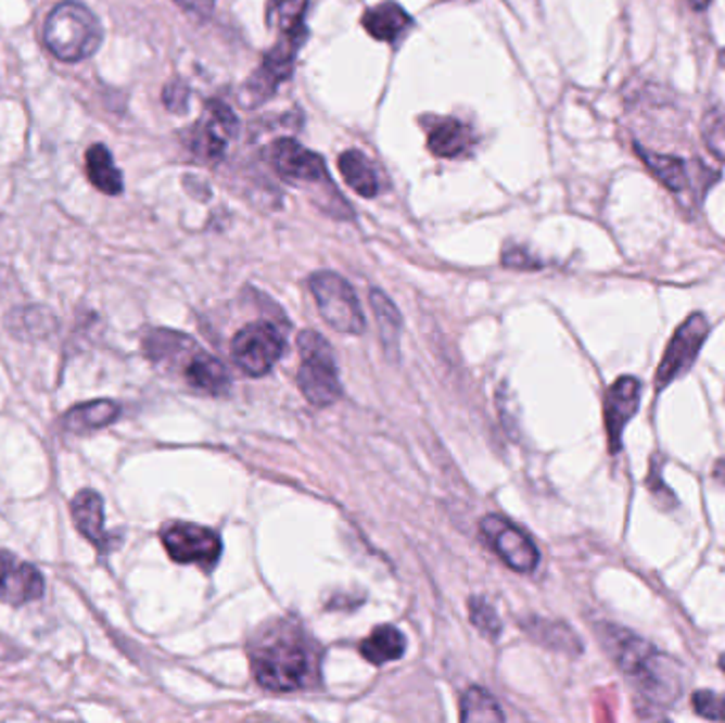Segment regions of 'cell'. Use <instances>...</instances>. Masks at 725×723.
<instances>
[{
	"label": "cell",
	"instance_id": "cell-1",
	"mask_svg": "<svg viewBox=\"0 0 725 723\" xmlns=\"http://www.w3.org/2000/svg\"><path fill=\"white\" fill-rule=\"evenodd\" d=\"M600 638L620 671L633 681L636 696L643 698L645 707L660 711L679 700L687 678L681 662L660 654L640 636L613 624L600 629Z\"/></svg>",
	"mask_w": 725,
	"mask_h": 723
},
{
	"label": "cell",
	"instance_id": "cell-2",
	"mask_svg": "<svg viewBox=\"0 0 725 723\" xmlns=\"http://www.w3.org/2000/svg\"><path fill=\"white\" fill-rule=\"evenodd\" d=\"M253 675L270 692L308 689L318 681L320 654L315 640L295 624H278L251 651Z\"/></svg>",
	"mask_w": 725,
	"mask_h": 723
},
{
	"label": "cell",
	"instance_id": "cell-3",
	"mask_svg": "<svg viewBox=\"0 0 725 723\" xmlns=\"http://www.w3.org/2000/svg\"><path fill=\"white\" fill-rule=\"evenodd\" d=\"M46 43L62 62L88 60L102 43L100 20L77 0L60 2L47 17Z\"/></svg>",
	"mask_w": 725,
	"mask_h": 723
},
{
	"label": "cell",
	"instance_id": "cell-4",
	"mask_svg": "<svg viewBox=\"0 0 725 723\" xmlns=\"http://www.w3.org/2000/svg\"><path fill=\"white\" fill-rule=\"evenodd\" d=\"M302 365L297 371V386L308 404L327 407L335 404L342 395L338 363L331 346L318 331H302L297 338Z\"/></svg>",
	"mask_w": 725,
	"mask_h": 723
},
{
	"label": "cell",
	"instance_id": "cell-5",
	"mask_svg": "<svg viewBox=\"0 0 725 723\" xmlns=\"http://www.w3.org/2000/svg\"><path fill=\"white\" fill-rule=\"evenodd\" d=\"M308 41V28L302 26L300 30H293L289 35H280L278 43L264 55L262 66L251 75V79L242 86L240 102L242 106L255 109L268 98H272L274 91L282 81H289L295 68V58L302 46Z\"/></svg>",
	"mask_w": 725,
	"mask_h": 723
},
{
	"label": "cell",
	"instance_id": "cell-6",
	"mask_svg": "<svg viewBox=\"0 0 725 723\" xmlns=\"http://www.w3.org/2000/svg\"><path fill=\"white\" fill-rule=\"evenodd\" d=\"M310 291L318 313L340 333L359 335L365 327L361 304L353 284L335 271L320 270L310 276Z\"/></svg>",
	"mask_w": 725,
	"mask_h": 723
},
{
	"label": "cell",
	"instance_id": "cell-7",
	"mask_svg": "<svg viewBox=\"0 0 725 723\" xmlns=\"http://www.w3.org/2000/svg\"><path fill=\"white\" fill-rule=\"evenodd\" d=\"M287 348L284 333L270 320H255L242 327L231 340V359L251 378L266 376Z\"/></svg>",
	"mask_w": 725,
	"mask_h": 723
},
{
	"label": "cell",
	"instance_id": "cell-8",
	"mask_svg": "<svg viewBox=\"0 0 725 723\" xmlns=\"http://www.w3.org/2000/svg\"><path fill=\"white\" fill-rule=\"evenodd\" d=\"M709 331H711V325L702 313H694L681 322L679 329L675 331L673 340L669 342L666 353H664L660 367H658V373H656V389L658 391L666 389L673 380H677L694 367V362L698 359V353H700L702 344L709 338Z\"/></svg>",
	"mask_w": 725,
	"mask_h": 723
},
{
	"label": "cell",
	"instance_id": "cell-9",
	"mask_svg": "<svg viewBox=\"0 0 725 723\" xmlns=\"http://www.w3.org/2000/svg\"><path fill=\"white\" fill-rule=\"evenodd\" d=\"M162 543L175 562L200 565L204 569L215 567L224 551L221 540L215 531L191 522L168 524L162 531Z\"/></svg>",
	"mask_w": 725,
	"mask_h": 723
},
{
	"label": "cell",
	"instance_id": "cell-10",
	"mask_svg": "<svg viewBox=\"0 0 725 723\" xmlns=\"http://www.w3.org/2000/svg\"><path fill=\"white\" fill-rule=\"evenodd\" d=\"M480 531L486 543L499 554L500 560L518 571V573H531L539 565V549L535 543L529 540L524 531H520L516 524H511L503 516H486L480 524Z\"/></svg>",
	"mask_w": 725,
	"mask_h": 723
},
{
	"label": "cell",
	"instance_id": "cell-11",
	"mask_svg": "<svg viewBox=\"0 0 725 723\" xmlns=\"http://www.w3.org/2000/svg\"><path fill=\"white\" fill-rule=\"evenodd\" d=\"M268 160L280 177L304 185H333L322 157L295 138H278L268 149Z\"/></svg>",
	"mask_w": 725,
	"mask_h": 723
},
{
	"label": "cell",
	"instance_id": "cell-12",
	"mask_svg": "<svg viewBox=\"0 0 725 723\" xmlns=\"http://www.w3.org/2000/svg\"><path fill=\"white\" fill-rule=\"evenodd\" d=\"M168 371H179L182 380L206 395H227L231 380L227 373L226 365L219 362L217 357L204 353L195 342L191 346H187L181 355L177 357V363L170 365Z\"/></svg>",
	"mask_w": 725,
	"mask_h": 723
},
{
	"label": "cell",
	"instance_id": "cell-13",
	"mask_svg": "<svg viewBox=\"0 0 725 723\" xmlns=\"http://www.w3.org/2000/svg\"><path fill=\"white\" fill-rule=\"evenodd\" d=\"M236 132L238 119L233 111L219 100H211L198 128L193 130L191 149L198 157L206 162H217L226 153L227 138H233Z\"/></svg>",
	"mask_w": 725,
	"mask_h": 723
},
{
	"label": "cell",
	"instance_id": "cell-14",
	"mask_svg": "<svg viewBox=\"0 0 725 723\" xmlns=\"http://www.w3.org/2000/svg\"><path fill=\"white\" fill-rule=\"evenodd\" d=\"M640 382L635 376L618 378L605 395V429L611 454L622 451V435L640 406Z\"/></svg>",
	"mask_w": 725,
	"mask_h": 723
},
{
	"label": "cell",
	"instance_id": "cell-15",
	"mask_svg": "<svg viewBox=\"0 0 725 723\" xmlns=\"http://www.w3.org/2000/svg\"><path fill=\"white\" fill-rule=\"evenodd\" d=\"M46 578L43 573L13 556L11 551H0V600L7 605H26L43 598Z\"/></svg>",
	"mask_w": 725,
	"mask_h": 723
},
{
	"label": "cell",
	"instance_id": "cell-16",
	"mask_svg": "<svg viewBox=\"0 0 725 723\" xmlns=\"http://www.w3.org/2000/svg\"><path fill=\"white\" fill-rule=\"evenodd\" d=\"M71 513L75 520L77 531L98 549V551H111L119 545V540L106 531L104 527V498L93 489L79 491L73 503Z\"/></svg>",
	"mask_w": 725,
	"mask_h": 723
},
{
	"label": "cell",
	"instance_id": "cell-17",
	"mask_svg": "<svg viewBox=\"0 0 725 723\" xmlns=\"http://www.w3.org/2000/svg\"><path fill=\"white\" fill-rule=\"evenodd\" d=\"M478 144V136L471 130V126L454 119V117H440L429 124L427 132V147L437 157H467L473 153Z\"/></svg>",
	"mask_w": 725,
	"mask_h": 723
},
{
	"label": "cell",
	"instance_id": "cell-18",
	"mask_svg": "<svg viewBox=\"0 0 725 723\" xmlns=\"http://www.w3.org/2000/svg\"><path fill=\"white\" fill-rule=\"evenodd\" d=\"M361 24L371 39L382 43H395L408 33L414 20L402 4L389 0L367 9L362 13Z\"/></svg>",
	"mask_w": 725,
	"mask_h": 723
},
{
	"label": "cell",
	"instance_id": "cell-19",
	"mask_svg": "<svg viewBox=\"0 0 725 723\" xmlns=\"http://www.w3.org/2000/svg\"><path fill=\"white\" fill-rule=\"evenodd\" d=\"M122 414V406L113 399H93L88 404H79L73 406L64 416H62V424L68 433H90V431H98L104 429L109 424H113Z\"/></svg>",
	"mask_w": 725,
	"mask_h": 723
},
{
	"label": "cell",
	"instance_id": "cell-20",
	"mask_svg": "<svg viewBox=\"0 0 725 723\" xmlns=\"http://www.w3.org/2000/svg\"><path fill=\"white\" fill-rule=\"evenodd\" d=\"M636 153L649 166V170L660 181L664 182L671 191L681 193V191H687L696 185V177H691V173H694V166L698 162L689 164V162L673 157V155H660V153H653L649 149H643L640 144H636Z\"/></svg>",
	"mask_w": 725,
	"mask_h": 723
},
{
	"label": "cell",
	"instance_id": "cell-21",
	"mask_svg": "<svg viewBox=\"0 0 725 723\" xmlns=\"http://www.w3.org/2000/svg\"><path fill=\"white\" fill-rule=\"evenodd\" d=\"M338 168L344 177L346 185L359 193L362 198H376L380 193V179L378 173L373 168V164L367 160V155L357 151V149H348L338 157Z\"/></svg>",
	"mask_w": 725,
	"mask_h": 723
},
{
	"label": "cell",
	"instance_id": "cell-22",
	"mask_svg": "<svg viewBox=\"0 0 725 723\" xmlns=\"http://www.w3.org/2000/svg\"><path fill=\"white\" fill-rule=\"evenodd\" d=\"M86 170L88 179L98 191L106 195H119L124 191V177L115 166L111 151L104 144H93L88 149Z\"/></svg>",
	"mask_w": 725,
	"mask_h": 723
},
{
	"label": "cell",
	"instance_id": "cell-23",
	"mask_svg": "<svg viewBox=\"0 0 725 723\" xmlns=\"http://www.w3.org/2000/svg\"><path fill=\"white\" fill-rule=\"evenodd\" d=\"M7 325L15 338L37 342V340H46L49 335H53L58 320L47 308L26 306V308L13 310L7 318Z\"/></svg>",
	"mask_w": 725,
	"mask_h": 723
},
{
	"label": "cell",
	"instance_id": "cell-24",
	"mask_svg": "<svg viewBox=\"0 0 725 723\" xmlns=\"http://www.w3.org/2000/svg\"><path fill=\"white\" fill-rule=\"evenodd\" d=\"M406 636L395 626H378L361 643L362 658L371 664L395 662L406 654Z\"/></svg>",
	"mask_w": 725,
	"mask_h": 723
},
{
	"label": "cell",
	"instance_id": "cell-25",
	"mask_svg": "<svg viewBox=\"0 0 725 723\" xmlns=\"http://www.w3.org/2000/svg\"><path fill=\"white\" fill-rule=\"evenodd\" d=\"M522 626L535 640H539L542 645L554 649V651H564V654H571V656L582 651V643H580L577 634L573 633L567 624L533 618V620L524 622Z\"/></svg>",
	"mask_w": 725,
	"mask_h": 723
},
{
	"label": "cell",
	"instance_id": "cell-26",
	"mask_svg": "<svg viewBox=\"0 0 725 723\" xmlns=\"http://www.w3.org/2000/svg\"><path fill=\"white\" fill-rule=\"evenodd\" d=\"M369 304H371V310H373L376 320H378L382 342L389 348V353H393L395 348H399L402 315H399L397 306L391 302V297L384 291H380V289H371Z\"/></svg>",
	"mask_w": 725,
	"mask_h": 723
},
{
	"label": "cell",
	"instance_id": "cell-27",
	"mask_svg": "<svg viewBox=\"0 0 725 723\" xmlns=\"http://www.w3.org/2000/svg\"><path fill=\"white\" fill-rule=\"evenodd\" d=\"M460 720L462 722H503L505 713L499 702L482 687H471L462 696L460 705Z\"/></svg>",
	"mask_w": 725,
	"mask_h": 723
},
{
	"label": "cell",
	"instance_id": "cell-28",
	"mask_svg": "<svg viewBox=\"0 0 725 723\" xmlns=\"http://www.w3.org/2000/svg\"><path fill=\"white\" fill-rule=\"evenodd\" d=\"M306 9H308V0H268V9H266L268 26L280 35L300 30L302 26H306L304 24Z\"/></svg>",
	"mask_w": 725,
	"mask_h": 723
},
{
	"label": "cell",
	"instance_id": "cell-29",
	"mask_svg": "<svg viewBox=\"0 0 725 723\" xmlns=\"http://www.w3.org/2000/svg\"><path fill=\"white\" fill-rule=\"evenodd\" d=\"M469 616H471V622L473 626L480 631L482 634H486L488 638H499L500 634V620L499 613L495 611V607L482 598V596H473L469 600Z\"/></svg>",
	"mask_w": 725,
	"mask_h": 723
},
{
	"label": "cell",
	"instance_id": "cell-30",
	"mask_svg": "<svg viewBox=\"0 0 725 723\" xmlns=\"http://www.w3.org/2000/svg\"><path fill=\"white\" fill-rule=\"evenodd\" d=\"M702 138L707 149L725 162V113L722 109H711L702 122Z\"/></svg>",
	"mask_w": 725,
	"mask_h": 723
},
{
	"label": "cell",
	"instance_id": "cell-31",
	"mask_svg": "<svg viewBox=\"0 0 725 723\" xmlns=\"http://www.w3.org/2000/svg\"><path fill=\"white\" fill-rule=\"evenodd\" d=\"M694 711L711 722H725V698L709 689H698L691 696Z\"/></svg>",
	"mask_w": 725,
	"mask_h": 723
},
{
	"label": "cell",
	"instance_id": "cell-32",
	"mask_svg": "<svg viewBox=\"0 0 725 723\" xmlns=\"http://www.w3.org/2000/svg\"><path fill=\"white\" fill-rule=\"evenodd\" d=\"M503 266L516 268V270H539V268H544V264L533 253H529L524 246L505 249Z\"/></svg>",
	"mask_w": 725,
	"mask_h": 723
},
{
	"label": "cell",
	"instance_id": "cell-33",
	"mask_svg": "<svg viewBox=\"0 0 725 723\" xmlns=\"http://www.w3.org/2000/svg\"><path fill=\"white\" fill-rule=\"evenodd\" d=\"M164 104L173 113H185L189 104V88L181 81H173L164 90Z\"/></svg>",
	"mask_w": 725,
	"mask_h": 723
},
{
	"label": "cell",
	"instance_id": "cell-34",
	"mask_svg": "<svg viewBox=\"0 0 725 723\" xmlns=\"http://www.w3.org/2000/svg\"><path fill=\"white\" fill-rule=\"evenodd\" d=\"M687 2H689L691 9H696V11H704L713 0H687Z\"/></svg>",
	"mask_w": 725,
	"mask_h": 723
},
{
	"label": "cell",
	"instance_id": "cell-35",
	"mask_svg": "<svg viewBox=\"0 0 725 723\" xmlns=\"http://www.w3.org/2000/svg\"><path fill=\"white\" fill-rule=\"evenodd\" d=\"M715 480H720V482H724L725 484V460H720L715 465Z\"/></svg>",
	"mask_w": 725,
	"mask_h": 723
},
{
	"label": "cell",
	"instance_id": "cell-36",
	"mask_svg": "<svg viewBox=\"0 0 725 723\" xmlns=\"http://www.w3.org/2000/svg\"><path fill=\"white\" fill-rule=\"evenodd\" d=\"M215 0H195V4H204V7H213Z\"/></svg>",
	"mask_w": 725,
	"mask_h": 723
},
{
	"label": "cell",
	"instance_id": "cell-37",
	"mask_svg": "<svg viewBox=\"0 0 725 723\" xmlns=\"http://www.w3.org/2000/svg\"><path fill=\"white\" fill-rule=\"evenodd\" d=\"M720 62H722V66L725 68V49H722V53H720Z\"/></svg>",
	"mask_w": 725,
	"mask_h": 723
},
{
	"label": "cell",
	"instance_id": "cell-38",
	"mask_svg": "<svg viewBox=\"0 0 725 723\" xmlns=\"http://www.w3.org/2000/svg\"><path fill=\"white\" fill-rule=\"evenodd\" d=\"M720 667H722V671H725V656H722V660H720Z\"/></svg>",
	"mask_w": 725,
	"mask_h": 723
},
{
	"label": "cell",
	"instance_id": "cell-39",
	"mask_svg": "<svg viewBox=\"0 0 725 723\" xmlns=\"http://www.w3.org/2000/svg\"><path fill=\"white\" fill-rule=\"evenodd\" d=\"M177 2H179V4H185V7H187V0H177Z\"/></svg>",
	"mask_w": 725,
	"mask_h": 723
}]
</instances>
